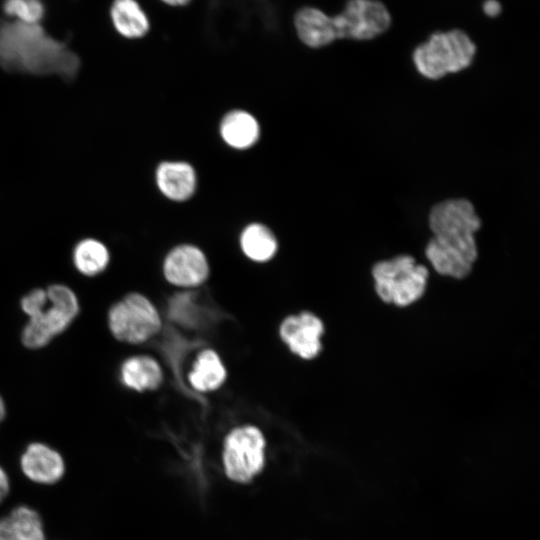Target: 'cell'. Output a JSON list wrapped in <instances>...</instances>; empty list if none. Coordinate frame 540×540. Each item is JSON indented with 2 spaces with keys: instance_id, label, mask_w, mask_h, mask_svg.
Returning a JSON list of instances; mask_svg holds the SVG:
<instances>
[{
  "instance_id": "obj_1",
  "label": "cell",
  "mask_w": 540,
  "mask_h": 540,
  "mask_svg": "<svg viewBox=\"0 0 540 540\" xmlns=\"http://www.w3.org/2000/svg\"><path fill=\"white\" fill-rule=\"evenodd\" d=\"M0 68L9 74L56 77L70 83L81 70V59L39 24L0 23Z\"/></svg>"
},
{
  "instance_id": "obj_2",
  "label": "cell",
  "mask_w": 540,
  "mask_h": 540,
  "mask_svg": "<svg viewBox=\"0 0 540 540\" xmlns=\"http://www.w3.org/2000/svg\"><path fill=\"white\" fill-rule=\"evenodd\" d=\"M433 237L425 256L441 276L461 280L469 276L478 257L475 233L481 220L467 199H448L434 205L429 214Z\"/></svg>"
},
{
  "instance_id": "obj_3",
  "label": "cell",
  "mask_w": 540,
  "mask_h": 540,
  "mask_svg": "<svg viewBox=\"0 0 540 540\" xmlns=\"http://www.w3.org/2000/svg\"><path fill=\"white\" fill-rule=\"evenodd\" d=\"M390 23L388 10L377 0H349L334 17L314 7H303L294 16L299 39L311 48L326 46L336 39H372L385 32Z\"/></svg>"
},
{
  "instance_id": "obj_4",
  "label": "cell",
  "mask_w": 540,
  "mask_h": 540,
  "mask_svg": "<svg viewBox=\"0 0 540 540\" xmlns=\"http://www.w3.org/2000/svg\"><path fill=\"white\" fill-rule=\"evenodd\" d=\"M19 307L26 317L20 341L29 350L47 347L73 325L81 310L76 291L62 282L30 289L21 296Z\"/></svg>"
},
{
  "instance_id": "obj_5",
  "label": "cell",
  "mask_w": 540,
  "mask_h": 540,
  "mask_svg": "<svg viewBox=\"0 0 540 540\" xmlns=\"http://www.w3.org/2000/svg\"><path fill=\"white\" fill-rule=\"evenodd\" d=\"M374 291L389 305L405 308L426 293L429 271L410 255H398L375 263L371 270Z\"/></svg>"
},
{
  "instance_id": "obj_6",
  "label": "cell",
  "mask_w": 540,
  "mask_h": 540,
  "mask_svg": "<svg viewBox=\"0 0 540 540\" xmlns=\"http://www.w3.org/2000/svg\"><path fill=\"white\" fill-rule=\"evenodd\" d=\"M475 53L476 46L469 36L454 29L431 35L414 50L413 61L421 75L435 80L470 66Z\"/></svg>"
},
{
  "instance_id": "obj_7",
  "label": "cell",
  "mask_w": 540,
  "mask_h": 540,
  "mask_svg": "<svg viewBox=\"0 0 540 540\" xmlns=\"http://www.w3.org/2000/svg\"><path fill=\"white\" fill-rule=\"evenodd\" d=\"M107 327L117 340L141 344L154 336L161 327L159 313L143 294L131 292L115 301L107 311Z\"/></svg>"
},
{
  "instance_id": "obj_8",
  "label": "cell",
  "mask_w": 540,
  "mask_h": 540,
  "mask_svg": "<svg viewBox=\"0 0 540 540\" xmlns=\"http://www.w3.org/2000/svg\"><path fill=\"white\" fill-rule=\"evenodd\" d=\"M265 439L255 426L233 429L223 445L222 461L226 476L236 483L250 482L263 469Z\"/></svg>"
},
{
  "instance_id": "obj_9",
  "label": "cell",
  "mask_w": 540,
  "mask_h": 540,
  "mask_svg": "<svg viewBox=\"0 0 540 540\" xmlns=\"http://www.w3.org/2000/svg\"><path fill=\"white\" fill-rule=\"evenodd\" d=\"M17 465L20 475L27 482L41 487L59 484L68 469L62 452L42 440L28 442L19 454Z\"/></svg>"
},
{
  "instance_id": "obj_10",
  "label": "cell",
  "mask_w": 540,
  "mask_h": 540,
  "mask_svg": "<svg viewBox=\"0 0 540 540\" xmlns=\"http://www.w3.org/2000/svg\"><path fill=\"white\" fill-rule=\"evenodd\" d=\"M323 333L322 320L308 311L287 317L280 326L282 340L294 354L306 360L321 352Z\"/></svg>"
},
{
  "instance_id": "obj_11",
  "label": "cell",
  "mask_w": 540,
  "mask_h": 540,
  "mask_svg": "<svg viewBox=\"0 0 540 540\" xmlns=\"http://www.w3.org/2000/svg\"><path fill=\"white\" fill-rule=\"evenodd\" d=\"M166 279L178 286H197L203 283L209 267L203 252L193 245H180L169 252L164 261Z\"/></svg>"
},
{
  "instance_id": "obj_12",
  "label": "cell",
  "mask_w": 540,
  "mask_h": 540,
  "mask_svg": "<svg viewBox=\"0 0 540 540\" xmlns=\"http://www.w3.org/2000/svg\"><path fill=\"white\" fill-rule=\"evenodd\" d=\"M0 540H48L41 513L26 503L11 506L0 515Z\"/></svg>"
},
{
  "instance_id": "obj_13",
  "label": "cell",
  "mask_w": 540,
  "mask_h": 540,
  "mask_svg": "<svg viewBox=\"0 0 540 540\" xmlns=\"http://www.w3.org/2000/svg\"><path fill=\"white\" fill-rule=\"evenodd\" d=\"M156 184L161 193L173 201H185L195 192L194 168L186 162L166 161L156 170Z\"/></svg>"
},
{
  "instance_id": "obj_14",
  "label": "cell",
  "mask_w": 540,
  "mask_h": 540,
  "mask_svg": "<svg viewBox=\"0 0 540 540\" xmlns=\"http://www.w3.org/2000/svg\"><path fill=\"white\" fill-rule=\"evenodd\" d=\"M70 260L74 270L79 275L95 278L108 269L111 262V252L103 240L86 236L72 245Z\"/></svg>"
},
{
  "instance_id": "obj_15",
  "label": "cell",
  "mask_w": 540,
  "mask_h": 540,
  "mask_svg": "<svg viewBox=\"0 0 540 540\" xmlns=\"http://www.w3.org/2000/svg\"><path fill=\"white\" fill-rule=\"evenodd\" d=\"M119 380L124 387L142 392L158 388L163 374L154 358L148 355H133L121 363Z\"/></svg>"
},
{
  "instance_id": "obj_16",
  "label": "cell",
  "mask_w": 540,
  "mask_h": 540,
  "mask_svg": "<svg viewBox=\"0 0 540 540\" xmlns=\"http://www.w3.org/2000/svg\"><path fill=\"white\" fill-rule=\"evenodd\" d=\"M110 18L118 34L127 39L141 38L150 29L148 16L136 0H114Z\"/></svg>"
},
{
  "instance_id": "obj_17",
  "label": "cell",
  "mask_w": 540,
  "mask_h": 540,
  "mask_svg": "<svg viewBox=\"0 0 540 540\" xmlns=\"http://www.w3.org/2000/svg\"><path fill=\"white\" fill-rule=\"evenodd\" d=\"M223 140L236 149H246L253 146L260 135L257 120L250 113L234 110L225 115L220 125Z\"/></svg>"
},
{
  "instance_id": "obj_18",
  "label": "cell",
  "mask_w": 540,
  "mask_h": 540,
  "mask_svg": "<svg viewBox=\"0 0 540 540\" xmlns=\"http://www.w3.org/2000/svg\"><path fill=\"white\" fill-rule=\"evenodd\" d=\"M226 378V370L213 350L202 351L189 374L191 385L198 391L207 392L219 388Z\"/></svg>"
},
{
  "instance_id": "obj_19",
  "label": "cell",
  "mask_w": 540,
  "mask_h": 540,
  "mask_svg": "<svg viewBox=\"0 0 540 540\" xmlns=\"http://www.w3.org/2000/svg\"><path fill=\"white\" fill-rule=\"evenodd\" d=\"M243 253L251 260H270L277 251V240L271 230L260 223H252L244 228L240 236Z\"/></svg>"
},
{
  "instance_id": "obj_20",
  "label": "cell",
  "mask_w": 540,
  "mask_h": 540,
  "mask_svg": "<svg viewBox=\"0 0 540 540\" xmlns=\"http://www.w3.org/2000/svg\"><path fill=\"white\" fill-rule=\"evenodd\" d=\"M2 7L7 16L25 24H39L45 14L41 0H4Z\"/></svg>"
},
{
  "instance_id": "obj_21",
  "label": "cell",
  "mask_w": 540,
  "mask_h": 540,
  "mask_svg": "<svg viewBox=\"0 0 540 540\" xmlns=\"http://www.w3.org/2000/svg\"><path fill=\"white\" fill-rule=\"evenodd\" d=\"M12 492V481L8 470L0 463V507L6 504Z\"/></svg>"
},
{
  "instance_id": "obj_22",
  "label": "cell",
  "mask_w": 540,
  "mask_h": 540,
  "mask_svg": "<svg viewBox=\"0 0 540 540\" xmlns=\"http://www.w3.org/2000/svg\"><path fill=\"white\" fill-rule=\"evenodd\" d=\"M483 10L489 17H496L501 12V5L496 0H486Z\"/></svg>"
},
{
  "instance_id": "obj_23",
  "label": "cell",
  "mask_w": 540,
  "mask_h": 540,
  "mask_svg": "<svg viewBox=\"0 0 540 540\" xmlns=\"http://www.w3.org/2000/svg\"><path fill=\"white\" fill-rule=\"evenodd\" d=\"M7 416V404L4 397L0 394V427Z\"/></svg>"
},
{
  "instance_id": "obj_24",
  "label": "cell",
  "mask_w": 540,
  "mask_h": 540,
  "mask_svg": "<svg viewBox=\"0 0 540 540\" xmlns=\"http://www.w3.org/2000/svg\"><path fill=\"white\" fill-rule=\"evenodd\" d=\"M160 1L170 6H184L190 3L192 0H160Z\"/></svg>"
}]
</instances>
